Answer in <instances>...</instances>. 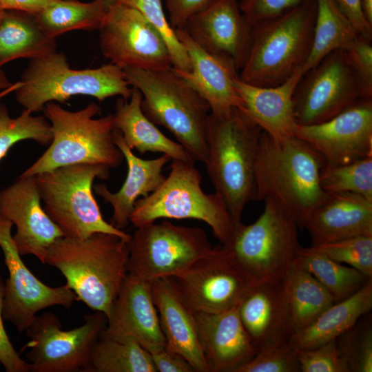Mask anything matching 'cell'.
<instances>
[{
	"label": "cell",
	"mask_w": 372,
	"mask_h": 372,
	"mask_svg": "<svg viewBox=\"0 0 372 372\" xmlns=\"http://www.w3.org/2000/svg\"><path fill=\"white\" fill-rule=\"evenodd\" d=\"M129 255V242L115 234L63 236L48 248L45 265L61 271L77 300L107 318L127 274Z\"/></svg>",
	"instance_id": "cell-1"
},
{
	"label": "cell",
	"mask_w": 372,
	"mask_h": 372,
	"mask_svg": "<svg viewBox=\"0 0 372 372\" xmlns=\"http://www.w3.org/2000/svg\"><path fill=\"white\" fill-rule=\"evenodd\" d=\"M262 130L241 110L222 116L209 114L205 165L215 193L234 223L241 222L248 203L257 200L255 164Z\"/></svg>",
	"instance_id": "cell-2"
},
{
	"label": "cell",
	"mask_w": 372,
	"mask_h": 372,
	"mask_svg": "<svg viewBox=\"0 0 372 372\" xmlns=\"http://www.w3.org/2000/svg\"><path fill=\"white\" fill-rule=\"evenodd\" d=\"M324 163L322 156L300 138L294 136L277 141L262 131L255 164L257 200H275L302 227L328 196L320 182Z\"/></svg>",
	"instance_id": "cell-3"
},
{
	"label": "cell",
	"mask_w": 372,
	"mask_h": 372,
	"mask_svg": "<svg viewBox=\"0 0 372 372\" xmlns=\"http://www.w3.org/2000/svg\"><path fill=\"white\" fill-rule=\"evenodd\" d=\"M125 76L142 94L141 108L156 125L169 131L195 161L205 164L210 107L174 68H125Z\"/></svg>",
	"instance_id": "cell-4"
},
{
	"label": "cell",
	"mask_w": 372,
	"mask_h": 372,
	"mask_svg": "<svg viewBox=\"0 0 372 372\" xmlns=\"http://www.w3.org/2000/svg\"><path fill=\"white\" fill-rule=\"evenodd\" d=\"M43 111L50 124L52 141L43 154L19 176H36L75 164H98L110 169L121 164L123 155L113 141V115L95 118L101 112L96 103L70 111L50 102Z\"/></svg>",
	"instance_id": "cell-5"
},
{
	"label": "cell",
	"mask_w": 372,
	"mask_h": 372,
	"mask_svg": "<svg viewBox=\"0 0 372 372\" xmlns=\"http://www.w3.org/2000/svg\"><path fill=\"white\" fill-rule=\"evenodd\" d=\"M14 91L19 104L34 113L43 110L48 103H64L76 95L92 96L100 102L115 96L128 100L133 87L123 70L112 63L75 70L63 53L55 51L30 59Z\"/></svg>",
	"instance_id": "cell-6"
},
{
	"label": "cell",
	"mask_w": 372,
	"mask_h": 372,
	"mask_svg": "<svg viewBox=\"0 0 372 372\" xmlns=\"http://www.w3.org/2000/svg\"><path fill=\"white\" fill-rule=\"evenodd\" d=\"M316 12V1L309 0L253 27L252 44L240 79L256 86H275L302 68L311 52Z\"/></svg>",
	"instance_id": "cell-7"
},
{
	"label": "cell",
	"mask_w": 372,
	"mask_h": 372,
	"mask_svg": "<svg viewBox=\"0 0 372 372\" xmlns=\"http://www.w3.org/2000/svg\"><path fill=\"white\" fill-rule=\"evenodd\" d=\"M264 210L252 224L241 222L225 245L254 285L281 282L301 247L296 218L275 200L266 198Z\"/></svg>",
	"instance_id": "cell-8"
},
{
	"label": "cell",
	"mask_w": 372,
	"mask_h": 372,
	"mask_svg": "<svg viewBox=\"0 0 372 372\" xmlns=\"http://www.w3.org/2000/svg\"><path fill=\"white\" fill-rule=\"evenodd\" d=\"M194 162L172 160L170 172L158 188L136 201L130 216L135 227L161 218L194 219L210 226L221 245L228 242L236 225L221 198L203 192Z\"/></svg>",
	"instance_id": "cell-9"
},
{
	"label": "cell",
	"mask_w": 372,
	"mask_h": 372,
	"mask_svg": "<svg viewBox=\"0 0 372 372\" xmlns=\"http://www.w3.org/2000/svg\"><path fill=\"white\" fill-rule=\"evenodd\" d=\"M109 174L106 166L83 163L36 175L43 208L64 237L83 239L96 233H106L130 242L131 235L105 220L93 195L94 179L105 180Z\"/></svg>",
	"instance_id": "cell-10"
},
{
	"label": "cell",
	"mask_w": 372,
	"mask_h": 372,
	"mask_svg": "<svg viewBox=\"0 0 372 372\" xmlns=\"http://www.w3.org/2000/svg\"><path fill=\"white\" fill-rule=\"evenodd\" d=\"M129 247L127 273L152 282L183 271L213 247L204 229L163 220L136 227Z\"/></svg>",
	"instance_id": "cell-11"
},
{
	"label": "cell",
	"mask_w": 372,
	"mask_h": 372,
	"mask_svg": "<svg viewBox=\"0 0 372 372\" xmlns=\"http://www.w3.org/2000/svg\"><path fill=\"white\" fill-rule=\"evenodd\" d=\"M107 317L100 311L85 315L80 327L63 330L51 312L36 316L26 329L30 340L23 349L30 372H86L94 347L106 327Z\"/></svg>",
	"instance_id": "cell-12"
},
{
	"label": "cell",
	"mask_w": 372,
	"mask_h": 372,
	"mask_svg": "<svg viewBox=\"0 0 372 372\" xmlns=\"http://www.w3.org/2000/svg\"><path fill=\"white\" fill-rule=\"evenodd\" d=\"M362 99L367 98L346 52L333 51L303 74L295 90L297 124L325 122Z\"/></svg>",
	"instance_id": "cell-13"
},
{
	"label": "cell",
	"mask_w": 372,
	"mask_h": 372,
	"mask_svg": "<svg viewBox=\"0 0 372 372\" xmlns=\"http://www.w3.org/2000/svg\"><path fill=\"white\" fill-rule=\"evenodd\" d=\"M103 56L125 68L164 70L173 67L161 34L137 10L116 3L99 30Z\"/></svg>",
	"instance_id": "cell-14"
},
{
	"label": "cell",
	"mask_w": 372,
	"mask_h": 372,
	"mask_svg": "<svg viewBox=\"0 0 372 372\" xmlns=\"http://www.w3.org/2000/svg\"><path fill=\"white\" fill-rule=\"evenodd\" d=\"M196 311L223 312L240 305L255 286L222 245L170 277Z\"/></svg>",
	"instance_id": "cell-15"
},
{
	"label": "cell",
	"mask_w": 372,
	"mask_h": 372,
	"mask_svg": "<svg viewBox=\"0 0 372 372\" xmlns=\"http://www.w3.org/2000/svg\"><path fill=\"white\" fill-rule=\"evenodd\" d=\"M12 226L10 220L0 214V248L8 271L2 313L4 320L10 322L19 332H23L41 310L56 305L70 308L77 299L66 285L50 287L30 271L13 240Z\"/></svg>",
	"instance_id": "cell-16"
},
{
	"label": "cell",
	"mask_w": 372,
	"mask_h": 372,
	"mask_svg": "<svg viewBox=\"0 0 372 372\" xmlns=\"http://www.w3.org/2000/svg\"><path fill=\"white\" fill-rule=\"evenodd\" d=\"M294 136L307 143L326 163L342 165L372 156V99H362L333 118L297 125Z\"/></svg>",
	"instance_id": "cell-17"
},
{
	"label": "cell",
	"mask_w": 372,
	"mask_h": 372,
	"mask_svg": "<svg viewBox=\"0 0 372 372\" xmlns=\"http://www.w3.org/2000/svg\"><path fill=\"white\" fill-rule=\"evenodd\" d=\"M0 214L16 226L12 238L19 254L45 265L48 248L63 234L41 206L36 176H19L0 189Z\"/></svg>",
	"instance_id": "cell-18"
},
{
	"label": "cell",
	"mask_w": 372,
	"mask_h": 372,
	"mask_svg": "<svg viewBox=\"0 0 372 372\" xmlns=\"http://www.w3.org/2000/svg\"><path fill=\"white\" fill-rule=\"evenodd\" d=\"M206 52L244 66L253 41V27L242 13L238 0H216L191 17L183 28Z\"/></svg>",
	"instance_id": "cell-19"
},
{
	"label": "cell",
	"mask_w": 372,
	"mask_h": 372,
	"mask_svg": "<svg viewBox=\"0 0 372 372\" xmlns=\"http://www.w3.org/2000/svg\"><path fill=\"white\" fill-rule=\"evenodd\" d=\"M103 333L114 338H130L150 354L165 348L152 282L129 273L124 279L107 318Z\"/></svg>",
	"instance_id": "cell-20"
},
{
	"label": "cell",
	"mask_w": 372,
	"mask_h": 372,
	"mask_svg": "<svg viewBox=\"0 0 372 372\" xmlns=\"http://www.w3.org/2000/svg\"><path fill=\"white\" fill-rule=\"evenodd\" d=\"M152 295L165 348L183 358L195 372H209L205 357L196 311L170 277L152 282Z\"/></svg>",
	"instance_id": "cell-21"
},
{
	"label": "cell",
	"mask_w": 372,
	"mask_h": 372,
	"mask_svg": "<svg viewBox=\"0 0 372 372\" xmlns=\"http://www.w3.org/2000/svg\"><path fill=\"white\" fill-rule=\"evenodd\" d=\"M174 30L187 51L191 71L174 70L207 101L210 113L222 116L235 107L242 110L244 103L235 85L239 73L234 65L202 49L183 29Z\"/></svg>",
	"instance_id": "cell-22"
},
{
	"label": "cell",
	"mask_w": 372,
	"mask_h": 372,
	"mask_svg": "<svg viewBox=\"0 0 372 372\" xmlns=\"http://www.w3.org/2000/svg\"><path fill=\"white\" fill-rule=\"evenodd\" d=\"M238 307L219 313L196 311L209 372H234L258 351L242 323Z\"/></svg>",
	"instance_id": "cell-23"
},
{
	"label": "cell",
	"mask_w": 372,
	"mask_h": 372,
	"mask_svg": "<svg viewBox=\"0 0 372 372\" xmlns=\"http://www.w3.org/2000/svg\"><path fill=\"white\" fill-rule=\"evenodd\" d=\"M311 245L372 236V200L351 192L328 193L302 225Z\"/></svg>",
	"instance_id": "cell-24"
},
{
	"label": "cell",
	"mask_w": 372,
	"mask_h": 372,
	"mask_svg": "<svg viewBox=\"0 0 372 372\" xmlns=\"http://www.w3.org/2000/svg\"><path fill=\"white\" fill-rule=\"evenodd\" d=\"M302 76L300 68L281 84L270 87L252 85L240 78L236 81V88L244 103L242 111L274 141L294 136L298 124L293 96Z\"/></svg>",
	"instance_id": "cell-25"
},
{
	"label": "cell",
	"mask_w": 372,
	"mask_h": 372,
	"mask_svg": "<svg viewBox=\"0 0 372 372\" xmlns=\"http://www.w3.org/2000/svg\"><path fill=\"white\" fill-rule=\"evenodd\" d=\"M113 141L126 161V178L121 189L115 193L111 192L103 183L97 184L93 188L96 194L112 207L110 223L123 230L130 223L136 201L153 193L163 183L166 176L162 174L163 169L172 159L166 154L153 159L138 157L127 146L121 133L116 129L113 132Z\"/></svg>",
	"instance_id": "cell-26"
},
{
	"label": "cell",
	"mask_w": 372,
	"mask_h": 372,
	"mask_svg": "<svg viewBox=\"0 0 372 372\" xmlns=\"http://www.w3.org/2000/svg\"><path fill=\"white\" fill-rule=\"evenodd\" d=\"M238 311L258 349L290 340L282 281L255 285L240 304Z\"/></svg>",
	"instance_id": "cell-27"
},
{
	"label": "cell",
	"mask_w": 372,
	"mask_h": 372,
	"mask_svg": "<svg viewBox=\"0 0 372 372\" xmlns=\"http://www.w3.org/2000/svg\"><path fill=\"white\" fill-rule=\"evenodd\" d=\"M142 99L141 92L133 87L128 100L120 97L116 103L114 128L121 133L127 146L142 154L151 152L166 154L172 160L192 159L180 144L166 136L147 118L141 108Z\"/></svg>",
	"instance_id": "cell-28"
},
{
	"label": "cell",
	"mask_w": 372,
	"mask_h": 372,
	"mask_svg": "<svg viewBox=\"0 0 372 372\" xmlns=\"http://www.w3.org/2000/svg\"><path fill=\"white\" fill-rule=\"evenodd\" d=\"M372 309V278L350 297L335 302L310 325L295 333L290 340L297 349L317 347L352 328Z\"/></svg>",
	"instance_id": "cell-29"
},
{
	"label": "cell",
	"mask_w": 372,
	"mask_h": 372,
	"mask_svg": "<svg viewBox=\"0 0 372 372\" xmlns=\"http://www.w3.org/2000/svg\"><path fill=\"white\" fill-rule=\"evenodd\" d=\"M282 287L291 336L310 325L334 303L327 290L311 273L294 264L282 280Z\"/></svg>",
	"instance_id": "cell-30"
},
{
	"label": "cell",
	"mask_w": 372,
	"mask_h": 372,
	"mask_svg": "<svg viewBox=\"0 0 372 372\" xmlns=\"http://www.w3.org/2000/svg\"><path fill=\"white\" fill-rule=\"evenodd\" d=\"M56 51V39L48 37L32 14L5 10L0 22V68L19 59H35Z\"/></svg>",
	"instance_id": "cell-31"
},
{
	"label": "cell",
	"mask_w": 372,
	"mask_h": 372,
	"mask_svg": "<svg viewBox=\"0 0 372 372\" xmlns=\"http://www.w3.org/2000/svg\"><path fill=\"white\" fill-rule=\"evenodd\" d=\"M316 17L310 54L302 67L303 74L333 51L347 50L359 33L335 0H316Z\"/></svg>",
	"instance_id": "cell-32"
},
{
	"label": "cell",
	"mask_w": 372,
	"mask_h": 372,
	"mask_svg": "<svg viewBox=\"0 0 372 372\" xmlns=\"http://www.w3.org/2000/svg\"><path fill=\"white\" fill-rule=\"evenodd\" d=\"M106 12L101 0L88 3L77 0H58L34 14V16L45 34L56 39L72 30H99Z\"/></svg>",
	"instance_id": "cell-33"
},
{
	"label": "cell",
	"mask_w": 372,
	"mask_h": 372,
	"mask_svg": "<svg viewBox=\"0 0 372 372\" xmlns=\"http://www.w3.org/2000/svg\"><path fill=\"white\" fill-rule=\"evenodd\" d=\"M293 264L311 273L327 290L334 303L350 297L371 279L357 269L335 262L309 247H300Z\"/></svg>",
	"instance_id": "cell-34"
},
{
	"label": "cell",
	"mask_w": 372,
	"mask_h": 372,
	"mask_svg": "<svg viewBox=\"0 0 372 372\" xmlns=\"http://www.w3.org/2000/svg\"><path fill=\"white\" fill-rule=\"evenodd\" d=\"M151 354L130 338L101 333L86 372H156Z\"/></svg>",
	"instance_id": "cell-35"
},
{
	"label": "cell",
	"mask_w": 372,
	"mask_h": 372,
	"mask_svg": "<svg viewBox=\"0 0 372 372\" xmlns=\"http://www.w3.org/2000/svg\"><path fill=\"white\" fill-rule=\"evenodd\" d=\"M320 185L327 193L351 192L372 200V156L349 163H324Z\"/></svg>",
	"instance_id": "cell-36"
},
{
	"label": "cell",
	"mask_w": 372,
	"mask_h": 372,
	"mask_svg": "<svg viewBox=\"0 0 372 372\" xmlns=\"http://www.w3.org/2000/svg\"><path fill=\"white\" fill-rule=\"evenodd\" d=\"M24 140L49 145L52 141L49 121L45 116H34L25 110L12 118L6 105L0 103V161L14 145Z\"/></svg>",
	"instance_id": "cell-37"
},
{
	"label": "cell",
	"mask_w": 372,
	"mask_h": 372,
	"mask_svg": "<svg viewBox=\"0 0 372 372\" xmlns=\"http://www.w3.org/2000/svg\"><path fill=\"white\" fill-rule=\"evenodd\" d=\"M116 3L130 6L141 12L163 37L167 44L173 68L185 72L191 71V63L187 51L166 18L161 0H118Z\"/></svg>",
	"instance_id": "cell-38"
},
{
	"label": "cell",
	"mask_w": 372,
	"mask_h": 372,
	"mask_svg": "<svg viewBox=\"0 0 372 372\" xmlns=\"http://www.w3.org/2000/svg\"><path fill=\"white\" fill-rule=\"evenodd\" d=\"M360 320L336 339L337 347L349 372H371V318L370 316L361 322Z\"/></svg>",
	"instance_id": "cell-39"
},
{
	"label": "cell",
	"mask_w": 372,
	"mask_h": 372,
	"mask_svg": "<svg viewBox=\"0 0 372 372\" xmlns=\"http://www.w3.org/2000/svg\"><path fill=\"white\" fill-rule=\"evenodd\" d=\"M309 248L335 262L349 265L372 278V236H356Z\"/></svg>",
	"instance_id": "cell-40"
},
{
	"label": "cell",
	"mask_w": 372,
	"mask_h": 372,
	"mask_svg": "<svg viewBox=\"0 0 372 372\" xmlns=\"http://www.w3.org/2000/svg\"><path fill=\"white\" fill-rule=\"evenodd\" d=\"M298 349L290 340L260 349L234 372H300Z\"/></svg>",
	"instance_id": "cell-41"
},
{
	"label": "cell",
	"mask_w": 372,
	"mask_h": 372,
	"mask_svg": "<svg viewBox=\"0 0 372 372\" xmlns=\"http://www.w3.org/2000/svg\"><path fill=\"white\" fill-rule=\"evenodd\" d=\"M298 360L302 372H349L336 340L313 349H298Z\"/></svg>",
	"instance_id": "cell-42"
},
{
	"label": "cell",
	"mask_w": 372,
	"mask_h": 372,
	"mask_svg": "<svg viewBox=\"0 0 372 372\" xmlns=\"http://www.w3.org/2000/svg\"><path fill=\"white\" fill-rule=\"evenodd\" d=\"M309 0H240V9L249 23L254 27L279 17Z\"/></svg>",
	"instance_id": "cell-43"
},
{
	"label": "cell",
	"mask_w": 372,
	"mask_h": 372,
	"mask_svg": "<svg viewBox=\"0 0 372 372\" xmlns=\"http://www.w3.org/2000/svg\"><path fill=\"white\" fill-rule=\"evenodd\" d=\"M344 52L360 79L365 97L372 99L371 40L359 34Z\"/></svg>",
	"instance_id": "cell-44"
},
{
	"label": "cell",
	"mask_w": 372,
	"mask_h": 372,
	"mask_svg": "<svg viewBox=\"0 0 372 372\" xmlns=\"http://www.w3.org/2000/svg\"><path fill=\"white\" fill-rule=\"evenodd\" d=\"M5 282L0 275V363L7 372H28L29 364L14 349L3 325V302Z\"/></svg>",
	"instance_id": "cell-45"
},
{
	"label": "cell",
	"mask_w": 372,
	"mask_h": 372,
	"mask_svg": "<svg viewBox=\"0 0 372 372\" xmlns=\"http://www.w3.org/2000/svg\"><path fill=\"white\" fill-rule=\"evenodd\" d=\"M216 0H166L169 23L174 30L183 29L187 20Z\"/></svg>",
	"instance_id": "cell-46"
},
{
	"label": "cell",
	"mask_w": 372,
	"mask_h": 372,
	"mask_svg": "<svg viewBox=\"0 0 372 372\" xmlns=\"http://www.w3.org/2000/svg\"><path fill=\"white\" fill-rule=\"evenodd\" d=\"M335 1L359 34L371 40L372 25L368 22L364 14L361 0H335Z\"/></svg>",
	"instance_id": "cell-47"
},
{
	"label": "cell",
	"mask_w": 372,
	"mask_h": 372,
	"mask_svg": "<svg viewBox=\"0 0 372 372\" xmlns=\"http://www.w3.org/2000/svg\"><path fill=\"white\" fill-rule=\"evenodd\" d=\"M151 356L157 371L195 372L187 360L166 348L152 353Z\"/></svg>",
	"instance_id": "cell-48"
},
{
	"label": "cell",
	"mask_w": 372,
	"mask_h": 372,
	"mask_svg": "<svg viewBox=\"0 0 372 372\" xmlns=\"http://www.w3.org/2000/svg\"><path fill=\"white\" fill-rule=\"evenodd\" d=\"M58 0H0L5 10H15L35 14Z\"/></svg>",
	"instance_id": "cell-49"
},
{
	"label": "cell",
	"mask_w": 372,
	"mask_h": 372,
	"mask_svg": "<svg viewBox=\"0 0 372 372\" xmlns=\"http://www.w3.org/2000/svg\"><path fill=\"white\" fill-rule=\"evenodd\" d=\"M18 83L12 85L5 72L0 68V96L7 93L8 91H14Z\"/></svg>",
	"instance_id": "cell-50"
},
{
	"label": "cell",
	"mask_w": 372,
	"mask_h": 372,
	"mask_svg": "<svg viewBox=\"0 0 372 372\" xmlns=\"http://www.w3.org/2000/svg\"><path fill=\"white\" fill-rule=\"evenodd\" d=\"M362 10L368 22L372 25V0H361Z\"/></svg>",
	"instance_id": "cell-51"
},
{
	"label": "cell",
	"mask_w": 372,
	"mask_h": 372,
	"mask_svg": "<svg viewBox=\"0 0 372 372\" xmlns=\"http://www.w3.org/2000/svg\"><path fill=\"white\" fill-rule=\"evenodd\" d=\"M117 1L118 0H101L106 10H107V9L111 6L115 5L117 3Z\"/></svg>",
	"instance_id": "cell-52"
},
{
	"label": "cell",
	"mask_w": 372,
	"mask_h": 372,
	"mask_svg": "<svg viewBox=\"0 0 372 372\" xmlns=\"http://www.w3.org/2000/svg\"><path fill=\"white\" fill-rule=\"evenodd\" d=\"M4 12H5V10H3L0 5V22L3 17Z\"/></svg>",
	"instance_id": "cell-53"
},
{
	"label": "cell",
	"mask_w": 372,
	"mask_h": 372,
	"mask_svg": "<svg viewBox=\"0 0 372 372\" xmlns=\"http://www.w3.org/2000/svg\"><path fill=\"white\" fill-rule=\"evenodd\" d=\"M67 1H74V0H67Z\"/></svg>",
	"instance_id": "cell-54"
}]
</instances>
